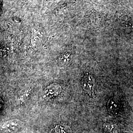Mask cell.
Wrapping results in <instances>:
<instances>
[{
    "label": "cell",
    "mask_w": 133,
    "mask_h": 133,
    "mask_svg": "<svg viewBox=\"0 0 133 133\" xmlns=\"http://www.w3.org/2000/svg\"><path fill=\"white\" fill-rule=\"evenodd\" d=\"M81 85L84 91L87 93L90 97H93L95 86L93 76L90 74H86L82 78Z\"/></svg>",
    "instance_id": "obj_1"
},
{
    "label": "cell",
    "mask_w": 133,
    "mask_h": 133,
    "mask_svg": "<svg viewBox=\"0 0 133 133\" xmlns=\"http://www.w3.org/2000/svg\"><path fill=\"white\" fill-rule=\"evenodd\" d=\"M21 126V122L18 120H10L2 125L1 131L3 133H15L18 131Z\"/></svg>",
    "instance_id": "obj_2"
},
{
    "label": "cell",
    "mask_w": 133,
    "mask_h": 133,
    "mask_svg": "<svg viewBox=\"0 0 133 133\" xmlns=\"http://www.w3.org/2000/svg\"><path fill=\"white\" fill-rule=\"evenodd\" d=\"M31 91H32V88H29L26 91L23 95H21L19 97V99H18V102H19L20 104H22L24 103L26 100L28 98L29 96H30Z\"/></svg>",
    "instance_id": "obj_3"
}]
</instances>
